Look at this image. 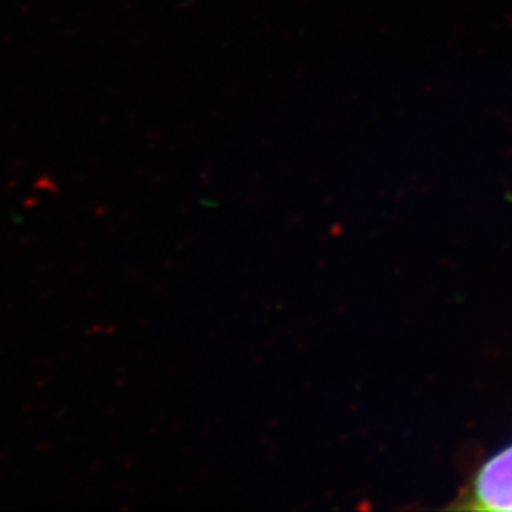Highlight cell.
Wrapping results in <instances>:
<instances>
[{
  "label": "cell",
  "instance_id": "obj_1",
  "mask_svg": "<svg viewBox=\"0 0 512 512\" xmlns=\"http://www.w3.org/2000/svg\"><path fill=\"white\" fill-rule=\"evenodd\" d=\"M459 508L512 511V445L481 466Z\"/></svg>",
  "mask_w": 512,
  "mask_h": 512
}]
</instances>
